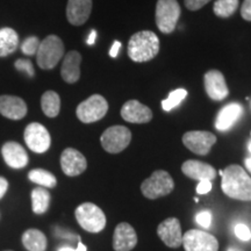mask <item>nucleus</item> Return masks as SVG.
<instances>
[{
  "mask_svg": "<svg viewBox=\"0 0 251 251\" xmlns=\"http://www.w3.org/2000/svg\"><path fill=\"white\" fill-rule=\"evenodd\" d=\"M14 65H15V69H17V70L25 72V74L28 75L29 77L34 76L33 64H31V62L28 61V59H24V58L18 59V61L15 62Z\"/></svg>",
  "mask_w": 251,
  "mask_h": 251,
  "instance_id": "obj_31",
  "label": "nucleus"
},
{
  "mask_svg": "<svg viewBox=\"0 0 251 251\" xmlns=\"http://www.w3.org/2000/svg\"><path fill=\"white\" fill-rule=\"evenodd\" d=\"M244 163H246V166H247L248 171H249L250 174H251V157H249V158H247L246 162H244Z\"/></svg>",
  "mask_w": 251,
  "mask_h": 251,
  "instance_id": "obj_41",
  "label": "nucleus"
},
{
  "mask_svg": "<svg viewBox=\"0 0 251 251\" xmlns=\"http://www.w3.org/2000/svg\"><path fill=\"white\" fill-rule=\"evenodd\" d=\"M120 48H121V43L119 42V41H115V42L113 43L111 50H109V56H111V57H113V58L117 57Z\"/></svg>",
  "mask_w": 251,
  "mask_h": 251,
  "instance_id": "obj_38",
  "label": "nucleus"
},
{
  "mask_svg": "<svg viewBox=\"0 0 251 251\" xmlns=\"http://www.w3.org/2000/svg\"><path fill=\"white\" fill-rule=\"evenodd\" d=\"M238 7V0H216L213 11L216 17L229 18L231 17Z\"/></svg>",
  "mask_w": 251,
  "mask_h": 251,
  "instance_id": "obj_28",
  "label": "nucleus"
},
{
  "mask_svg": "<svg viewBox=\"0 0 251 251\" xmlns=\"http://www.w3.org/2000/svg\"><path fill=\"white\" fill-rule=\"evenodd\" d=\"M81 56L78 51H69L64 56L61 69V75L65 83H77L80 78Z\"/></svg>",
  "mask_w": 251,
  "mask_h": 251,
  "instance_id": "obj_22",
  "label": "nucleus"
},
{
  "mask_svg": "<svg viewBox=\"0 0 251 251\" xmlns=\"http://www.w3.org/2000/svg\"><path fill=\"white\" fill-rule=\"evenodd\" d=\"M58 251H78V250L74 249V248H70V247H63Z\"/></svg>",
  "mask_w": 251,
  "mask_h": 251,
  "instance_id": "obj_42",
  "label": "nucleus"
},
{
  "mask_svg": "<svg viewBox=\"0 0 251 251\" xmlns=\"http://www.w3.org/2000/svg\"><path fill=\"white\" fill-rule=\"evenodd\" d=\"M23 244L28 251H46L47 237L39 229H28L23 235Z\"/></svg>",
  "mask_w": 251,
  "mask_h": 251,
  "instance_id": "obj_24",
  "label": "nucleus"
},
{
  "mask_svg": "<svg viewBox=\"0 0 251 251\" xmlns=\"http://www.w3.org/2000/svg\"><path fill=\"white\" fill-rule=\"evenodd\" d=\"M78 224L89 233H100L106 227V215L102 209L92 202H84L75 212Z\"/></svg>",
  "mask_w": 251,
  "mask_h": 251,
  "instance_id": "obj_4",
  "label": "nucleus"
},
{
  "mask_svg": "<svg viewBox=\"0 0 251 251\" xmlns=\"http://www.w3.org/2000/svg\"><path fill=\"white\" fill-rule=\"evenodd\" d=\"M28 178L29 180L33 181L37 185L42 187H48V188H52L56 186L57 184V179L51 172L43 170V169H34L31 170L29 174H28Z\"/></svg>",
  "mask_w": 251,
  "mask_h": 251,
  "instance_id": "obj_27",
  "label": "nucleus"
},
{
  "mask_svg": "<svg viewBox=\"0 0 251 251\" xmlns=\"http://www.w3.org/2000/svg\"><path fill=\"white\" fill-rule=\"evenodd\" d=\"M175 188V181L169 172L164 170H157L147 178L141 185L142 194L148 199H158L168 196Z\"/></svg>",
  "mask_w": 251,
  "mask_h": 251,
  "instance_id": "obj_5",
  "label": "nucleus"
},
{
  "mask_svg": "<svg viewBox=\"0 0 251 251\" xmlns=\"http://www.w3.org/2000/svg\"><path fill=\"white\" fill-rule=\"evenodd\" d=\"M78 241H79V242H78V247H77V250L78 251H87V248L84 246L83 243H81V241H80V237L78 236Z\"/></svg>",
  "mask_w": 251,
  "mask_h": 251,
  "instance_id": "obj_40",
  "label": "nucleus"
},
{
  "mask_svg": "<svg viewBox=\"0 0 251 251\" xmlns=\"http://www.w3.org/2000/svg\"><path fill=\"white\" fill-rule=\"evenodd\" d=\"M197 222L203 228H209L212 224V214L208 211H202L197 215Z\"/></svg>",
  "mask_w": 251,
  "mask_h": 251,
  "instance_id": "obj_33",
  "label": "nucleus"
},
{
  "mask_svg": "<svg viewBox=\"0 0 251 251\" xmlns=\"http://www.w3.org/2000/svg\"><path fill=\"white\" fill-rule=\"evenodd\" d=\"M243 113V107L238 102H230L226 105L221 111L219 112L218 117L215 119V128L220 131H226L230 129L238 121Z\"/></svg>",
  "mask_w": 251,
  "mask_h": 251,
  "instance_id": "obj_21",
  "label": "nucleus"
},
{
  "mask_svg": "<svg viewBox=\"0 0 251 251\" xmlns=\"http://www.w3.org/2000/svg\"><path fill=\"white\" fill-rule=\"evenodd\" d=\"M64 56L63 41L56 35H49L41 41L36 52L37 64L43 70L54 69Z\"/></svg>",
  "mask_w": 251,
  "mask_h": 251,
  "instance_id": "obj_3",
  "label": "nucleus"
},
{
  "mask_svg": "<svg viewBox=\"0 0 251 251\" xmlns=\"http://www.w3.org/2000/svg\"><path fill=\"white\" fill-rule=\"evenodd\" d=\"M187 91L184 89H178L172 91V92L169 94V97L165 100L162 101V107L165 112H170L171 109H174L176 106H178L179 103L183 101V100L186 98Z\"/></svg>",
  "mask_w": 251,
  "mask_h": 251,
  "instance_id": "obj_29",
  "label": "nucleus"
},
{
  "mask_svg": "<svg viewBox=\"0 0 251 251\" xmlns=\"http://www.w3.org/2000/svg\"><path fill=\"white\" fill-rule=\"evenodd\" d=\"M235 235L242 241H249L251 238V231L246 225L238 224L235 227Z\"/></svg>",
  "mask_w": 251,
  "mask_h": 251,
  "instance_id": "obj_32",
  "label": "nucleus"
},
{
  "mask_svg": "<svg viewBox=\"0 0 251 251\" xmlns=\"http://www.w3.org/2000/svg\"><path fill=\"white\" fill-rule=\"evenodd\" d=\"M216 142V136L211 131L192 130L187 131L183 136V143L188 150L197 155L205 156L211 151Z\"/></svg>",
  "mask_w": 251,
  "mask_h": 251,
  "instance_id": "obj_11",
  "label": "nucleus"
},
{
  "mask_svg": "<svg viewBox=\"0 0 251 251\" xmlns=\"http://www.w3.org/2000/svg\"><path fill=\"white\" fill-rule=\"evenodd\" d=\"M181 171L188 178H192L198 181L200 180H213L216 177V171L212 165L207 163L190 159L181 165Z\"/></svg>",
  "mask_w": 251,
  "mask_h": 251,
  "instance_id": "obj_20",
  "label": "nucleus"
},
{
  "mask_svg": "<svg viewBox=\"0 0 251 251\" xmlns=\"http://www.w3.org/2000/svg\"><path fill=\"white\" fill-rule=\"evenodd\" d=\"M61 168L63 172L69 177H76L86 170V158L78 150L67 148L61 155Z\"/></svg>",
  "mask_w": 251,
  "mask_h": 251,
  "instance_id": "obj_12",
  "label": "nucleus"
},
{
  "mask_svg": "<svg viewBox=\"0 0 251 251\" xmlns=\"http://www.w3.org/2000/svg\"><path fill=\"white\" fill-rule=\"evenodd\" d=\"M1 153L4 157V161L9 168L24 169L29 162L28 153L24 147L18 142H13V141L6 142L2 146Z\"/></svg>",
  "mask_w": 251,
  "mask_h": 251,
  "instance_id": "obj_17",
  "label": "nucleus"
},
{
  "mask_svg": "<svg viewBox=\"0 0 251 251\" xmlns=\"http://www.w3.org/2000/svg\"><path fill=\"white\" fill-rule=\"evenodd\" d=\"M0 114L9 120H20L26 117L27 105L15 96H0Z\"/></svg>",
  "mask_w": 251,
  "mask_h": 251,
  "instance_id": "obj_18",
  "label": "nucleus"
},
{
  "mask_svg": "<svg viewBox=\"0 0 251 251\" xmlns=\"http://www.w3.org/2000/svg\"><path fill=\"white\" fill-rule=\"evenodd\" d=\"M19 47V35L14 29L5 27L0 29V57L13 54Z\"/></svg>",
  "mask_w": 251,
  "mask_h": 251,
  "instance_id": "obj_23",
  "label": "nucleus"
},
{
  "mask_svg": "<svg viewBox=\"0 0 251 251\" xmlns=\"http://www.w3.org/2000/svg\"><path fill=\"white\" fill-rule=\"evenodd\" d=\"M7 188H8L7 179H5L4 177H0V199L4 198L6 192H7Z\"/></svg>",
  "mask_w": 251,
  "mask_h": 251,
  "instance_id": "obj_37",
  "label": "nucleus"
},
{
  "mask_svg": "<svg viewBox=\"0 0 251 251\" xmlns=\"http://www.w3.org/2000/svg\"><path fill=\"white\" fill-rule=\"evenodd\" d=\"M241 15L244 20L251 21V0H244L242 8H241Z\"/></svg>",
  "mask_w": 251,
  "mask_h": 251,
  "instance_id": "obj_35",
  "label": "nucleus"
},
{
  "mask_svg": "<svg viewBox=\"0 0 251 251\" xmlns=\"http://www.w3.org/2000/svg\"><path fill=\"white\" fill-rule=\"evenodd\" d=\"M185 251H218L219 242L212 234L192 229L183 235Z\"/></svg>",
  "mask_w": 251,
  "mask_h": 251,
  "instance_id": "obj_10",
  "label": "nucleus"
},
{
  "mask_svg": "<svg viewBox=\"0 0 251 251\" xmlns=\"http://www.w3.org/2000/svg\"><path fill=\"white\" fill-rule=\"evenodd\" d=\"M131 141V133L124 126H113L103 131L101 135L102 148L109 153H119L129 146Z\"/></svg>",
  "mask_w": 251,
  "mask_h": 251,
  "instance_id": "obj_8",
  "label": "nucleus"
},
{
  "mask_svg": "<svg viewBox=\"0 0 251 251\" xmlns=\"http://www.w3.org/2000/svg\"><path fill=\"white\" fill-rule=\"evenodd\" d=\"M41 107L48 118H56L61 109V98L55 91H47L41 98Z\"/></svg>",
  "mask_w": 251,
  "mask_h": 251,
  "instance_id": "obj_25",
  "label": "nucleus"
},
{
  "mask_svg": "<svg viewBox=\"0 0 251 251\" xmlns=\"http://www.w3.org/2000/svg\"><path fill=\"white\" fill-rule=\"evenodd\" d=\"M212 190L211 180H200L197 186V192L199 194H206Z\"/></svg>",
  "mask_w": 251,
  "mask_h": 251,
  "instance_id": "obj_36",
  "label": "nucleus"
},
{
  "mask_svg": "<svg viewBox=\"0 0 251 251\" xmlns=\"http://www.w3.org/2000/svg\"><path fill=\"white\" fill-rule=\"evenodd\" d=\"M219 175H220V176L224 175V171H222V170H221V171H219Z\"/></svg>",
  "mask_w": 251,
  "mask_h": 251,
  "instance_id": "obj_44",
  "label": "nucleus"
},
{
  "mask_svg": "<svg viewBox=\"0 0 251 251\" xmlns=\"http://www.w3.org/2000/svg\"><path fill=\"white\" fill-rule=\"evenodd\" d=\"M180 6L177 0H158L156 5V25L164 34H171L177 27Z\"/></svg>",
  "mask_w": 251,
  "mask_h": 251,
  "instance_id": "obj_6",
  "label": "nucleus"
},
{
  "mask_svg": "<svg viewBox=\"0 0 251 251\" xmlns=\"http://www.w3.org/2000/svg\"><path fill=\"white\" fill-rule=\"evenodd\" d=\"M211 0H184L185 6L190 11H198V9L202 8L203 6L208 4Z\"/></svg>",
  "mask_w": 251,
  "mask_h": 251,
  "instance_id": "obj_34",
  "label": "nucleus"
},
{
  "mask_svg": "<svg viewBox=\"0 0 251 251\" xmlns=\"http://www.w3.org/2000/svg\"><path fill=\"white\" fill-rule=\"evenodd\" d=\"M222 191L231 199L251 201V178L240 165H229L222 175Z\"/></svg>",
  "mask_w": 251,
  "mask_h": 251,
  "instance_id": "obj_1",
  "label": "nucleus"
},
{
  "mask_svg": "<svg viewBox=\"0 0 251 251\" xmlns=\"http://www.w3.org/2000/svg\"><path fill=\"white\" fill-rule=\"evenodd\" d=\"M40 40L37 36H29L24 41L23 45H21V51L27 56H33L36 55L37 49L40 47Z\"/></svg>",
  "mask_w": 251,
  "mask_h": 251,
  "instance_id": "obj_30",
  "label": "nucleus"
},
{
  "mask_svg": "<svg viewBox=\"0 0 251 251\" xmlns=\"http://www.w3.org/2000/svg\"><path fill=\"white\" fill-rule=\"evenodd\" d=\"M121 117L130 124H147L152 119V112L137 100H129L122 106Z\"/></svg>",
  "mask_w": 251,
  "mask_h": 251,
  "instance_id": "obj_16",
  "label": "nucleus"
},
{
  "mask_svg": "<svg viewBox=\"0 0 251 251\" xmlns=\"http://www.w3.org/2000/svg\"><path fill=\"white\" fill-rule=\"evenodd\" d=\"M205 90L207 96L214 101H222L228 97L229 90L226 83L224 75L218 70H211L206 72L205 77Z\"/></svg>",
  "mask_w": 251,
  "mask_h": 251,
  "instance_id": "obj_13",
  "label": "nucleus"
},
{
  "mask_svg": "<svg viewBox=\"0 0 251 251\" xmlns=\"http://www.w3.org/2000/svg\"><path fill=\"white\" fill-rule=\"evenodd\" d=\"M92 12V0H69L67 5L68 21L74 26H80L89 20Z\"/></svg>",
  "mask_w": 251,
  "mask_h": 251,
  "instance_id": "obj_19",
  "label": "nucleus"
},
{
  "mask_svg": "<svg viewBox=\"0 0 251 251\" xmlns=\"http://www.w3.org/2000/svg\"><path fill=\"white\" fill-rule=\"evenodd\" d=\"M159 40L153 31L142 30L134 34L128 42V56L131 61L143 63L158 55Z\"/></svg>",
  "mask_w": 251,
  "mask_h": 251,
  "instance_id": "obj_2",
  "label": "nucleus"
},
{
  "mask_svg": "<svg viewBox=\"0 0 251 251\" xmlns=\"http://www.w3.org/2000/svg\"><path fill=\"white\" fill-rule=\"evenodd\" d=\"M250 105H251V102H250Z\"/></svg>",
  "mask_w": 251,
  "mask_h": 251,
  "instance_id": "obj_47",
  "label": "nucleus"
},
{
  "mask_svg": "<svg viewBox=\"0 0 251 251\" xmlns=\"http://www.w3.org/2000/svg\"><path fill=\"white\" fill-rule=\"evenodd\" d=\"M228 251H235V250H233V249H229Z\"/></svg>",
  "mask_w": 251,
  "mask_h": 251,
  "instance_id": "obj_45",
  "label": "nucleus"
},
{
  "mask_svg": "<svg viewBox=\"0 0 251 251\" xmlns=\"http://www.w3.org/2000/svg\"><path fill=\"white\" fill-rule=\"evenodd\" d=\"M50 203V193L46 187L39 186L31 192V208L35 214H45Z\"/></svg>",
  "mask_w": 251,
  "mask_h": 251,
  "instance_id": "obj_26",
  "label": "nucleus"
},
{
  "mask_svg": "<svg viewBox=\"0 0 251 251\" xmlns=\"http://www.w3.org/2000/svg\"><path fill=\"white\" fill-rule=\"evenodd\" d=\"M137 244V235L135 229L127 222L117 226L113 235V249L115 251H130Z\"/></svg>",
  "mask_w": 251,
  "mask_h": 251,
  "instance_id": "obj_15",
  "label": "nucleus"
},
{
  "mask_svg": "<svg viewBox=\"0 0 251 251\" xmlns=\"http://www.w3.org/2000/svg\"><path fill=\"white\" fill-rule=\"evenodd\" d=\"M5 251H13V250H5Z\"/></svg>",
  "mask_w": 251,
  "mask_h": 251,
  "instance_id": "obj_46",
  "label": "nucleus"
},
{
  "mask_svg": "<svg viewBox=\"0 0 251 251\" xmlns=\"http://www.w3.org/2000/svg\"><path fill=\"white\" fill-rule=\"evenodd\" d=\"M96 39H97V31L96 30H91L89 39H87V41H86L87 45H89V46L94 45V42H96Z\"/></svg>",
  "mask_w": 251,
  "mask_h": 251,
  "instance_id": "obj_39",
  "label": "nucleus"
},
{
  "mask_svg": "<svg viewBox=\"0 0 251 251\" xmlns=\"http://www.w3.org/2000/svg\"><path fill=\"white\" fill-rule=\"evenodd\" d=\"M248 148H249V151L251 152V142H249V144H248Z\"/></svg>",
  "mask_w": 251,
  "mask_h": 251,
  "instance_id": "obj_43",
  "label": "nucleus"
},
{
  "mask_svg": "<svg viewBox=\"0 0 251 251\" xmlns=\"http://www.w3.org/2000/svg\"><path fill=\"white\" fill-rule=\"evenodd\" d=\"M157 234L163 242L170 248H179L183 244L180 222L176 218H169L161 222L157 228Z\"/></svg>",
  "mask_w": 251,
  "mask_h": 251,
  "instance_id": "obj_14",
  "label": "nucleus"
},
{
  "mask_svg": "<svg viewBox=\"0 0 251 251\" xmlns=\"http://www.w3.org/2000/svg\"><path fill=\"white\" fill-rule=\"evenodd\" d=\"M25 142L31 151L43 153L50 148L51 139L45 126L39 122H33L25 129Z\"/></svg>",
  "mask_w": 251,
  "mask_h": 251,
  "instance_id": "obj_9",
  "label": "nucleus"
},
{
  "mask_svg": "<svg viewBox=\"0 0 251 251\" xmlns=\"http://www.w3.org/2000/svg\"><path fill=\"white\" fill-rule=\"evenodd\" d=\"M108 111V102L100 94H93L89 99L84 100L76 109L77 118L83 124H92L105 117Z\"/></svg>",
  "mask_w": 251,
  "mask_h": 251,
  "instance_id": "obj_7",
  "label": "nucleus"
}]
</instances>
